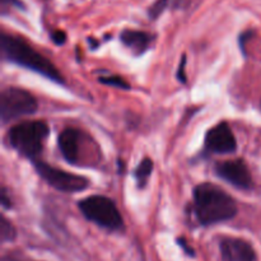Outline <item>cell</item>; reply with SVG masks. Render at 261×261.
Here are the masks:
<instances>
[{
    "label": "cell",
    "mask_w": 261,
    "mask_h": 261,
    "mask_svg": "<svg viewBox=\"0 0 261 261\" xmlns=\"http://www.w3.org/2000/svg\"><path fill=\"white\" fill-rule=\"evenodd\" d=\"M193 212L201 226L231 221L237 214V203L219 186L204 182L193 190Z\"/></svg>",
    "instance_id": "1"
},
{
    "label": "cell",
    "mask_w": 261,
    "mask_h": 261,
    "mask_svg": "<svg viewBox=\"0 0 261 261\" xmlns=\"http://www.w3.org/2000/svg\"><path fill=\"white\" fill-rule=\"evenodd\" d=\"M0 50H2V58L4 60L41 74L55 83H65L64 76L58 70L55 64L50 59L46 58L43 54L33 48L22 37L3 32L0 37Z\"/></svg>",
    "instance_id": "2"
},
{
    "label": "cell",
    "mask_w": 261,
    "mask_h": 261,
    "mask_svg": "<svg viewBox=\"0 0 261 261\" xmlns=\"http://www.w3.org/2000/svg\"><path fill=\"white\" fill-rule=\"evenodd\" d=\"M48 134L50 127L45 121L35 120L19 122L8 132V143L19 154L35 162L42 153Z\"/></svg>",
    "instance_id": "3"
},
{
    "label": "cell",
    "mask_w": 261,
    "mask_h": 261,
    "mask_svg": "<svg viewBox=\"0 0 261 261\" xmlns=\"http://www.w3.org/2000/svg\"><path fill=\"white\" fill-rule=\"evenodd\" d=\"M78 208L84 218L101 228L109 231H121L124 228V219L112 199L103 195H91L82 199Z\"/></svg>",
    "instance_id": "4"
},
{
    "label": "cell",
    "mask_w": 261,
    "mask_h": 261,
    "mask_svg": "<svg viewBox=\"0 0 261 261\" xmlns=\"http://www.w3.org/2000/svg\"><path fill=\"white\" fill-rule=\"evenodd\" d=\"M38 109V102L36 97L27 89L18 87H8L2 92L0 98V116L3 124L31 116L36 114Z\"/></svg>",
    "instance_id": "5"
},
{
    "label": "cell",
    "mask_w": 261,
    "mask_h": 261,
    "mask_svg": "<svg viewBox=\"0 0 261 261\" xmlns=\"http://www.w3.org/2000/svg\"><path fill=\"white\" fill-rule=\"evenodd\" d=\"M33 165H35L36 172L40 175V177L45 180L51 188L61 191V193H79V191L86 190L89 186V180L84 176L66 172V171L47 165L40 160L35 161Z\"/></svg>",
    "instance_id": "6"
},
{
    "label": "cell",
    "mask_w": 261,
    "mask_h": 261,
    "mask_svg": "<svg viewBox=\"0 0 261 261\" xmlns=\"http://www.w3.org/2000/svg\"><path fill=\"white\" fill-rule=\"evenodd\" d=\"M214 172L222 180L241 190H251L254 188L252 175L244 160H229L218 162Z\"/></svg>",
    "instance_id": "7"
},
{
    "label": "cell",
    "mask_w": 261,
    "mask_h": 261,
    "mask_svg": "<svg viewBox=\"0 0 261 261\" xmlns=\"http://www.w3.org/2000/svg\"><path fill=\"white\" fill-rule=\"evenodd\" d=\"M205 150L214 154H229L237 150V140L227 121H221L206 132Z\"/></svg>",
    "instance_id": "8"
},
{
    "label": "cell",
    "mask_w": 261,
    "mask_h": 261,
    "mask_svg": "<svg viewBox=\"0 0 261 261\" xmlns=\"http://www.w3.org/2000/svg\"><path fill=\"white\" fill-rule=\"evenodd\" d=\"M223 261H255L256 252L250 242L237 237H224L219 244Z\"/></svg>",
    "instance_id": "9"
},
{
    "label": "cell",
    "mask_w": 261,
    "mask_h": 261,
    "mask_svg": "<svg viewBox=\"0 0 261 261\" xmlns=\"http://www.w3.org/2000/svg\"><path fill=\"white\" fill-rule=\"evenodd\" d=\"M82 133L75 127H66L59 134L58 145L61 155L66 162L75 165L79 161V147H81Z\"/></svg>",
    "instance_id": "10"
},
{
    "label": "cell",
    "mask_w": 261,
    "mask_h": 261,
    "mask_svg": "<svg viewBox=\"0 0 261 261\" xmlns=\"http://www.w3.org/2000/svg\"><path fill=\"white\" fill-rule=\"evenodd\" d=\"M120 40L124 46L129 47L135 56H140L150 47L154 36L149 32L138 30H124L120 35Z\"/></svg>",
    "instance_id": "11"
},
{
    "label": "cell",
    "mask_w": 261,
    "mask_h": 261,
    "mask_svg": "<svg viewBox=\"0 0 261 261\" xmlns=\"http://www.w3.org/2000/svg\"><path fill=\"white\" fill-rule=\"evenodd\" d=\"M153 167H154V163H153V161L149 157H145L140 161V163L134 171V178L137 181L138 188H145V185H147L148 180H149L150 175L153 172Z\"/></svg>",
    "instance_id": "12"
},
{
    "label": "cell",
    "mask_w": 261,
    "mask_h": 261,
    "mask_svg": "<svg viewBox=\"0 0 261 261\" xmlns=\"http://www.w3.org/2000/svg\"><path fill=\"white\" fill-rule=\"evenodd\" d=\"M15 237H17V229H15V227L13 226L9 219L3 216L2 222H0V239H2V242H12L14 241Z\"/></svg>",
    "instance_id": "13"
},
{
    "label": "cell",
    "mask_w": 261,
    "mask_h": 261,
    "mask_svg": "<svg viewBox=\"0 0 261 261\" xmlns=\"http://www.w3.org/2000/svg\"><path fill=\"white\" fill-rule=\"evenodd\" d=\"M99 83L105 84V86L109 87H115V88L124 89V91H127L130 89V84L125 81L122 76L119 75H109V76H99L98 79Z\"/></svg>",
    "instance_id": "14"
},
{
    "label": "cell",
    "mask_w": 261,
    "mask_h": 261,
    "mask_svg": "<svg viewBox=\"0 0 261 261\" xmlns=\"http://www.w3.org/2000/svg\"><path fill=\"white\" fill-rule=\"evenodd\" d=\"M171 0H155L154 4L149 8L148 10V14H149L150 19H157L163 12L168 8Z\"/></svg>",
    "instance_id": "15"
},
{
    "label": "cell",
    "mask_w": 261,
    "mask_h": 261,
    "mask_svg": "<svg viewBox=\"0 0 261 261\" xmlns=\"http://www.w3.org/2000/svg\"><path fill=\"white\" fill-rule=\"evenodd\" d=\"M50 37H51V40H53V42L58 46L64 45V43L66 42V33L64 32V31H60V30L53 31L50 35Z\"/></svg>",
    "instance_id": "16"
},
{
    "label": "cell",
    "mask_w": 261,
    "mask_h": 261,
    "mask_svg": "<svg viewBox=\"0 0 261 261\" xmlns=\"http://www.w3.org/2000/svg\"><path fill=\"white\" fill-rule=\"evenodd\" d=\"M176 76H177L178 81L181 83H186V55H182L180 61V65H178V70L176 73Z\"/></svg>",
    "instance_id": "17"
},
{
    "label": "cell",
    "mask_w": 261,
    "mask_h": 261,
    "mask_svg": "<svg viewBox=\"0 0 261 261\" xmlns=\"http://www.w3.org/2000/svg\"><path fill=\"white\" fill-rule=\"evenodd\" d=\"M177 244H178V246H180L181 249H182V251L185 252L186 255H188V256L195 257V255H196L195 254V250H194L191 246H189L188 241H186V240L184 239V237H180V239H177Z\"/></svg>",
    "instance_id": "18"
},
{
    "label": "cell",
    "mask_w": 261,
    "mask_h": 261,
    "mask_svg": "<svg viewBox=\"0 0 261 261\" xmlns=\"http://www.w3.org/2000/svg\"><path fill=\"white\" fill-rule=\"evenodd\" d=\"M2 2V7H15V8H23V4L20 0H0Z\"/></svg>",
    "instance_id": "19"
},
{
    "label": "cell",
    "mask_w": 261,
    "mask_h": 261,
    "mask_svg": "<svg viewBox=\"0 0 261 261\" xmlns=\"http://www.w3.org/2000/svg\"><path fill=\"white\" fill-rule=\"evenodd\" d=\"M0 201H2V205L3 208H10L12 206V204H10V199H8L7 196V190L5 189H3L2 190V199H0Z\"/></svg>",
    "instance_id": "20"
}]
</instances>
